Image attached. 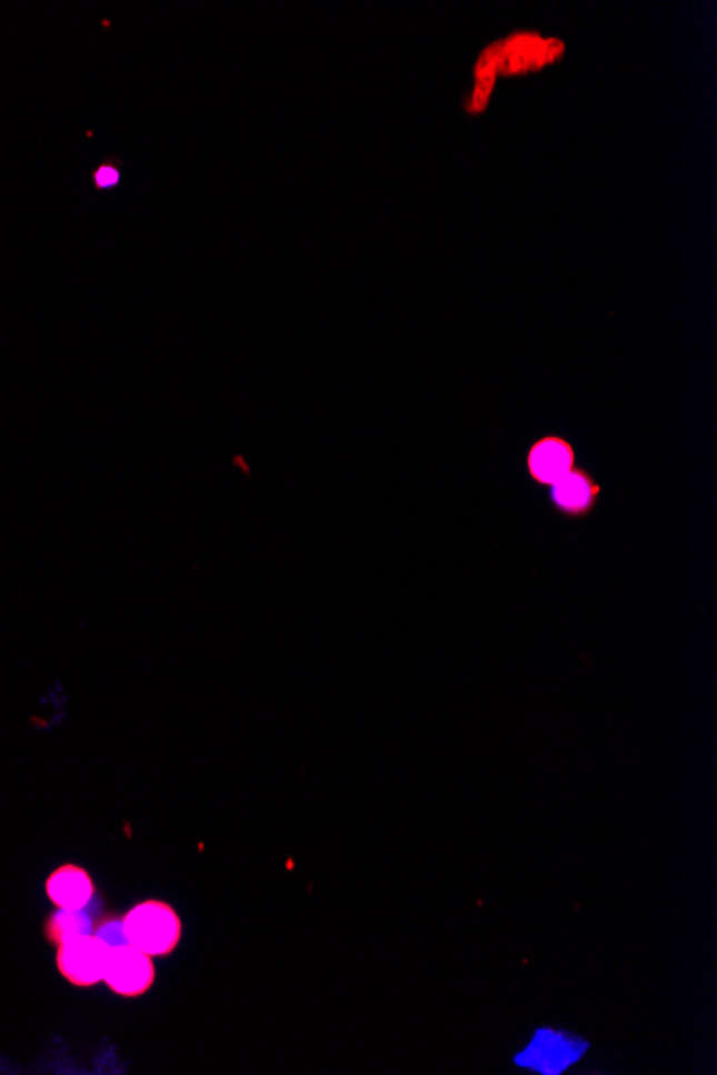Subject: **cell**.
I'll use <instances>...</instances> for the list:
<instances>
[{"mask_svg": "<svg viewBox=\"0 0 717 1075\" xmlns=\"http://www.w3.org/2000/svg\"><path fill=\"white\" fill-rule=\"evenodd\" d=\"M591 1044L569 1031L541 1026L532 1031L529 1042L514 1054V1065L537 1075H561L576 1067Z\"/></svg>", "mask_w": 717, "mask_h": 1075, "instance_id": "1", "label": "cell"}, {"mask_svg": "<svg viewBox=\"0 0 717 1075\" xmlns=\"http://www.w3.org/2000/svg\"><path fill=\"white\" fill-rule=\"evenodd\" d=\"M127 943L140 952L156 955H170L177 949L183 925L177 910L159 899H147L133 906L123 917Z\"/></svg>", "mask_w": 717, "mask_h": 1075, "instance_id": "2", "label": "cell"}, {"mask_svg": "<svg viewBox=\"0 0 717 1075\" xmlns=\"http://www.w3.org/2000/svg\"><path fill=\"white\" fill-rule=\"evenodd\" d=\"M103 982L119 996L138 998L156 984V964L149 953L133 945L114 947L106 957Z\"/></svg>", "mask_w": 717, "mask_h": 1075, "instance_id": "3", "label": "cell"}, {"mask_svg": "<svg viewBox=\"0 0 717 1075\" xmlns=\"http://www.w3.org/2000/svg\"><path fill=\"white\" fill-rule=\"evenodd\" d=\"M108 952L110 947H106L94 934L78 936L59 945L57 968L69 984L91 987L103 982Z\"/></svg>", "mask_w": 717, "mask_h": 1075, "instance_id": "4", "label": "cell"}, {"mask_svg": "<svg viewBox=\"0 0 717 1075\" xmlns=\"http://www.w3.org/2000/svg\"><path fill=\"white\" fill-rule=\"evenodd\" d=\"M46 893L59 908L87 910L93 904L94 885L91 874L80 865L67 863L54 869L46 883Z\"/></svg>", "mask_w": 717, "mask_h": 1075, "instance_id": "5", "label": "cell"}, {"mask_svg": "<svg viewBox=\"0 0 717 1075\" xmlns=\"http://www.w3.org/2000/svg\"><path fill=\"white\" fill-rule=\"evenodd\" d=\"M555 46L557 43H552V41L548 43V41L532 37V34L516 37L509 43L499 46V64L507 73L535 69L544 62L552 61V48Z\"/></svg>", "mask_w": 717, "mask_h": 1075, "instance_id": "6", "label": "cell"}, {"mask_svg": "<svg viewBox=\"0 0 717 1075\" xmlns=\"http://www.w3.org/2000/svg\"><path fill=\"white\" fill-rule=\"evenodd\" d=\"M530 472L537 481L541 484H557L567 472H571V451L569 447L557 440L548 438L535 445L529 458Z\"/></svg>", "mask_w": 717, "mask_h": 1075, "instance_id": "7", "label": "cell"}, {"mask_svg": "<svg viewBox=\"0 0 717 1075\" xmlns=\"http://www.w3.org/2000/svg\"><path fill=\"white\" fill-rule=\"evenodd\" d=\"M93 917L87 910L73 908H59L46 923V934L57 947L71 938L93 934Z\"/></svg>", "mask_w": 717, "mask_h": 1075, "instance_id": "8", "label": "cell"}, {"mask_svg": "<svg viewBox=\"0 0 717 1075\" xmlns=\"http://www.w3.org/2000/svg\"><path fill=\"white\" fill-rule=\"evenodd\" d=\"M552 496L562 509H582L591 500V486L578 472H567L557 484H552Z\"/></svg>", "mask_w": 717, "mask_h": 1075, "instance_id": "9", "label": "cell"}, {"mask_svg": "<svg viewBox=\"0 0 717 1075\" xmlns=\"http://www.w3.org/2000/svg\"><path fill=\"white\" fill-rule=\"evenodd\" d=\"M93 934L106 947H110V949L121 947V945H129L121 917H106V919H101V923L94 927Z\"/></svg>", "mask_w": 717, "mask_h": 1075, "instance_id": "10", "label": "cell"}, {"mask_svg": "<svg viewBox=\"0 0 717 1075\" xmlns=\"http://www.w3.org/2000/svg\"><path fill=\"white\" fill-rule=\"evenodd\" d=\"M119 179H121V172L114 166H108V163L101 166L94 175V183L99 189H110V187L119 183Z\"/></svg>", "mask_w": 717, "mask_h": 1075, "instance_id": "11", "label": "cell"}]
</instances>
